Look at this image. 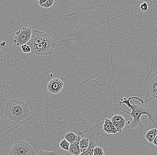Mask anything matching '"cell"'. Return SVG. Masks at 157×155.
I'll return each mask as SVG.
<instances>
[{
  "instance_id": "5",
  "label": "cell",
  "mask_w": 157,
  "mask_h": 155,
  "mask_svg": "<svg viewBox=\"0 0 157 155\" xmlns=\"http://www.w3.org/2000/svg\"><path fill=\"white\" fill-rule=\"evenodd\" d=\"M32 30L29 27H23L16 33L13 41L16 46H21L27 44L32 36Z\"/></svg>"
},
{
  "instance_id": "15",
  "label": "cell",
  "mask_w": 157,
  "mask_h": 155,
  "mask_svg": "<svg viewBox=\"0 0 157 155\" xmlns=\"http://www.w3.org/2000/svg\"><path fill=\"white\" fill-rule=\"evenodd\" d=\"M89 141H89V139L85 138H82V139L80 140L79 146L81 153L85 152L88 149L89 145Z\"/></svg>"
},
{
  "instance_id": "14",
  "label": "cell",
  "mask_w": 157,
  "mask_h": 155,
  "mask_svg": "<svg viewBox=\"0 0 157 155\" xmlns=\"http://www.w3.org/2000/svg\"><path fill=\"white\" fill-rule=\"evenodd\" d=\"M55 3L54 0H39V4L41 7L48 9L52 6Z\"/></svg>"
},
{
  "instance_id": "1",
  "label": "cell",
  "mask_w": 157,
  "mask_h": 155,
  "mask_svg": "<svg viewBox=\"0 0 157 155\" xmlns=\"http://www.w3.org/2000/svg\"><path fill=\"white\" fill-rule=\"evenodd\" d=\"M134 99L139 101L141 103V104H143L144 103V102L143 100L137 97H130L128 99L124 97L121 99L122 101L121 102L120 101L118 102L119 105L120 106L122 104L126 105L128 107L125 109L124 110H126L127 109L129 108L131 109L132 111L131 112H128L127 111H123V112L120 114H122L124 113H126L130 115L132 118V122L130 124V126L132 128L140 127V135L142 133V126H143L141 117L144 114L148 116L149 118V130L153 128L157 129V116L154 113V112L152 111L151 110L148 109L143 106L135 104L134 103L131 104L130 103V100Z\"/></svg>"
},
{
  "instance_id": "13",
  "label": "cell",
  "mask_w": 157,
  "mask_h": 155,
  "mask_svg": "<svg viewBox=\"0 0 157 155\" xmlns=\"http://www.w3.org/2000/svg\"><path fill=\"white\" fill-rule=\"evenodd\" d=\"M96 147V144L94 140H91L89 141V145L88 149L83 152L81 153L79 155H93V150L94 148Z\"/></svg>"
},
{
  "instance_id": "21",
  "label": "cell",
  "mask_w": 157,
  "mask_h": 155,
  "mask_svg": "<svg viewBox=\"0 0 157 155\" xmlns=\"http://www.w3.org/2000/svg\"><path fill=\"white\" fill-rule=\"evenodd\" d=\"M1 43V42H0V64L2 62L3 59L2 48Z\"/></svg>"
},
{
  "instance_id": "11",
  "label": "cell",
  "mask_w": 157,
  "mask_h": 155,
  "mask_svg": "<svg viewBox=\"0 0 157 155\" xmlns=\"http://www.w3.org/2000/svg\"><path fill=\"white\" fill-rule=\"evenodd\" d=\"M157 135V129H150L145 134V138L149 143H152Z\"/></svg>"
},
{
  "instance_id": "16",
  "label": "cell",
  "mask_w": 157,
  "mask_h": 155,
  "mask_svg": "<svg viewBox=\"0 0 157 155\" xmlns=\"http://www.w3.org/2000/svg\"><path fill=\"white\" fill-rule=\"evenodd\" d=\"M70 146V144L65 139L62 140L59 143V147H60L61 149L65 151H68Z\"/></svg>"
},
{
  "instance_id": "10",
  "label": "cell",
  "mask_w": 157,
  "mask_h": 155,
  "mask_svg": "<svg viewBox=\"0 0 157 155\" xmlns=\"http://www.w3.org/2000/svg\"><path fill=\"white\" fill-rule=\"evenodd\" d=\"M148 90L152 98L157 99V76L150 81Z\"/></svg>"
},
{
  "instance_id": "23",
  "label": "cell",
  "mask_w": 157,
  "mask_h": 155,
  "mask_svg": "<svg viewBox=\"0 0 157 155\" xmlns=\"http://www.w3.org/2000/svg\"><path fill=\"white\" fill-rule=\"evenodd\" d=\"M1 46L2 47H3V46H4L5 45H6V42H2L1 43Z\"/></svg>"
},
{
  "instance_id": "3",
  "label": "cell",
  "mask_w": 157,
  "mask_h": 155,
  "mask_svg": "<svg viewBox=\"0 0 157 155\" xmlns=\"http://www.w3.org/2000/svg\"><path fill=\"white\" fill-rule=\"evenodd\" d=\"M4 112L8 120L17 123L28 118L30 114L28 104L19 98L7 101Z\"/></svg>"
},
{
  "instance_id": "12",
  "label": "cell",
  "mask_w": 157,
  "mask_h": 155,
  "mask_svg": "<svg viewBox=\"0 0 157 155\" xmlns=\"http://www.w3.org/2000/svg\"><path fill=\"white\" fill-rule=\"evenodd\" d=\"M64 138L71 145L75 143L78 140V135L73 132H69L65 135Z\"/></svg>"
},
{
  "instance_id": "17",
  "label": "cell",
  "mask_w": 157,
  "mask_h": 155,
  "mask_svg": "<svg viewBox=\"0 0 157 155\" xmlns=\"http://www.w3.org/2000/svg\"><path fill=\"white\" fill-rule=\"evenodd\" d=\"M93 155H105V152L102 147L96 146L93 150Z\"/></svg>"
},
{
  "instance_id": "18",
  "label": "cell",
  "mask_w": 157,
  "mask_h": 155,
  "mask_svg": "<svg viewBox=\"0 0 157 155\" xmlns=\"http://www.w3.org/2000/svg\"><path fill=\"white\" fill-rule=\"evenodd\" d=\"M21 48V49L22 50V52L24 53L27 54L31 52V48H30L29 45H27V44L22 45Z\"/></svg>"
},
{
  "instance_id": "7",
  "label": "cell",
  "mask_w": 157,
  "mask_h": 155,
  "mask_svg": "<svg viewBox=\"0 0 157 155\" xmlns=\"http://www.w3.org/2000/svg\"><path fill=\"white\" fill-rule=\"evenodd\" d=\"M111 120L118 132L121 133L126 124L125 118L121 114H115L112 117Z\"/></svg>"
},
{
  "instance_id": "20",
  "label": "cell",
  "mask_w": 157,
  "mask_h": 155,
  "mask_svg": "<svg viewBox=\"0 0 157 155\" xmlns=\"http://www.w3.org/2000/svg\"><path fill=\"white\" fill-rule=\"evenodd\" d=\"M140 8L142 11L144 12L147 11L148 9V6L147 3L145 2L142 3V4L140 5Z\"/></svg>"
},
{
  "instance_id": "6",
  "label": "cell",
  "mask_w": 157,
  "mask_h": 155,
  "mask_svg": "<svg viewBox=\"0 0 157 155\" xmlns=\"http://www.w3.org/2000/svg\"><path fill=\"white\" fill-rule=\"evenodd\" d=\"M64 86V83L59 78H54L49 81L47 88L49 92L53 95L59 93L62 90Z\"/></svg>"
},
{
  "instance_id": "4",
  "label": "cell",
  "mask_w": 157,
  "mask_h": 155,
  "mask_svg": "<svg viewBox=\"0 0 157 155\" xmlns=\"http://www.w3.org/2000/svg\"><path fill=\"white\" fill-rule=\"evenodd\" d=\"M9 155H36L33 147L24 140L16 141L10 150Z\"/></svg>"
},
{
  "instance_id": "19",
  "label": "cell",
  "mask_w": 157,
  "mask_h": 155,
  "mask_svg": "<svg viewBox=\"0 0 157 155\" xmlns=\"http://www.w3.org/2000/svg\"><path fill=\"white\" fill-rule=\"evenodd\" d=\"M37 155H57L56 152H50V151H44L43 150H39Z\"/></svg>"
},
{
  "instance_id": "8",
  "label": "cell",
  "mask_w": 157,
  "mask_h": 155,
  "mask_svg": "<svg viewBox=\"0 0 157 155\" xmlns=\"http://www.w3.org/2000/svg\"><path fill=\"white\" fill-rule=\"evenodd\" d=\"M103 130L105 133L108 134H115L118 131L115 127L111 119L106 118L103 125Z\"/></svg>"
},
{
  "instance_id": "2",
  "label": "cell",
  "mask_w": 157,
  "mask_h": 155,
  "mask_svg": "<svg viewBox=\"0 0 157 155\" xmlns=\"http://www.w3.org/2000/svg\"><path fill=\"white\" fill-rule=\"evenodd\" d=\"M31 50V53L40 56L52 54L56 46L55 41L47 33L36 30H32L30 41L27 43Z\"/></svg>"
},
{
  "instance_id": "9",
  "label": "cell",
  "mask_w": 157,
  "mask_h": 155,
  "mask_svg": "<svg viewBox=\"0 0 157 155\" xmlns=\"http://www.w3.org/2000/svg\"><path fill=\"white\" fill-rule=\"evenodd\" d=\"M82 139L80 135H78V139L75 143L71 144L70 146L68 152L70 153L73 155H79L81 153L79 143L80 140Z\"/></svg>"
},
{
  "instance_id": "22",
  "label": "cell",
  "mask_w": 157,
  "mask_h": 155,
  "mask_svg": "<svg viewBox=\"0 0 157 155\" xmlns=\"http://www.w3.org/2000/svg\"><path fill=\"white\" fill-rule=\"evenodd\" d=\"M152 144H153L154 145H155V146H157V135L156 136L155 138V140H154V141H153Z\"/></svg>"
}]
</instances>
